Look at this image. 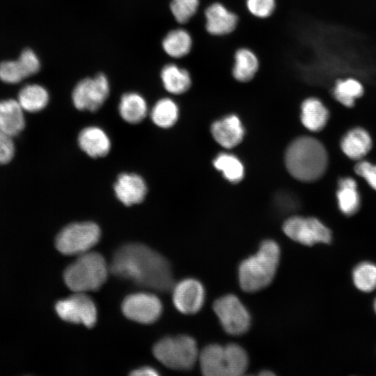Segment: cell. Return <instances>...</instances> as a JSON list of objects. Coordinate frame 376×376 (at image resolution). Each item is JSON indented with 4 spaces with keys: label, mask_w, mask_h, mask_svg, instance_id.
<instances>
[{
    "label": "cell",
    "mask_w": 376,
    "mask_h": 376,
    "mask_svg": "<svg viewBox=\"0 0 376 376\" xmlns=\"http://www.w3.org/2000/svg\"><path fill=\"white\" fill-rule=\"evenodd\" d=\"M115 276L160 292L172 290L174 281L168 260L161 254L139 243L118 249L109 265Z\"/></svg>",
    "instance_id": "1"
},
{
    "label": "cell",
    "mask_w": 376,
    "mask_h": 376,
    "mask_svg": "<svg viewBox=\"0 0 376 376\" xmlns=\"http://www.w3.org/2000/svg\"><path fill=\"white\" fill-rule=\"evenodd\" d=\"M285 161L292 176L301 181L311 182L324 173L327 155L320 141L312 137L301 136L288 146Z\"/></svg>",
    "instance_id": "2"
},
{
    "label": "cell",
    "mask_w": 376,
    "mask_h": 376,
    "mask_svg": "<svg viewBox=\"0 0 376 376\" xmlns=\"http://www.w3.org/2000/svg\"><path fill=\"white\" fill-rule=\"evenodd\" d=\"M280 258V249L273 240H265L258 251L240 264L238 278L241 288L249 292L267 287L273 280Z\"/></svg>",
    "instance_id": "3"
},
{
    "label": "cell",
    "mask_w": 376,
    "mask_h": 376,
    "mask_svg": "<svg viewBox=\"0 0 376 376\" xmlns=\"http://www.w3.org/2000/svg\"><path fill=\"white\" fill-rule=\"evenodd\" d=\"M109 267L97 252H86L64 270L65 285L75 292L97 290L106 281Z\"/></svg>",
    "instance_id": "4"
},
{
    "label": "cell",
    "mask_w": 376,
    "mask_h": 376,
    "mask_svg": "<svg viewBox=\"0 0 376 376\" xmlns=\"http://www.w3.org/2000/svg\"><path fill=\"white\" fill-rule=\"evenodd\" d=\"M198 361L202 373L207 376H238L248 366L245 350L236 344L207 345L199 353Z\"/></svg>",
    "instance_id": "5"
},
{
    "label": "cell",
    "mask_w": 376,
    "mask_h": 376,
    "mask_svg": "<svg viewBox=\"0 0 376 376\" xmlns=\"http://www.w3.org/2000/svg\"><path fill=\"white\" fill-rule=\"evenodd\" d=\"M153 354L163 365L174 370L191 368L199 357L196 341L186 335L161 339L154 345Z\"/></svg>",
    "instance_id": "6"
},
{
    "label": "cell",
    "mask_w": 376,
    "mask_h": 376,
    "mask_svg": "<svg viewBox=\"0 0 376 376\" xmlns=\"http://www.w3.org/2000/svg\"><path fill=\"white\" fill-rule=\"evenodd\" d=\"M99 226L91 221L70 224L64 227L56 237L55 245L64 255H80L88 252L99 241Z\"/></svg>",
    "instance_id": "7"
},
{
    "label": "cell",
    "mask_w": 376,
    "mask_h": 376,
    "mask_svg": "<svg viewBox=\"0 0 376 376\" xmlns=\"http://www.w3.org/2000/svg\"><path fill=\"white\" fill-rule=\"evenodd\" d=\"M203 28L207 35L214 38H225L237 30L239 14L221 1H213L201 8Z\"/></svg>",
    "instance_id": "8"
},
{
    "label": "cell",
    "mask_w": 376,
    "mask_h": 376,
    "mask_svg": "<svg viewBox=\"0 0 376 376\" xmlns=\"http://www.w3.org/2000/svg\"><path fill=\"white\" fill-rule=\"evenodd\" d=\"M109 94L108 79L103 73H99L93 78L79 81L72 91V100L77 109L92 112L102 106Z\"/></svg>",
    "instance_id": "9"
},
{
    "label": "cell",
    "mask_w": 376,
    "mask_h": 376,
    "mask_svg": "<svg viewBox=\"0 0 376 376\" xmlns=\"http://www.w3.org/2000/svg\"><path fill=\"white\" fill-rule=\"evenodd\" d=\"M283 230L290 239L306 246L329 244L332 237L331 230L313 217H290L284 222Z\"/></svg>",
    "instance_id": "10"
},
{
    "label": "cell",
    "mask_w": 376,
    "mask_h": 376,
    "mask_svg": "<svg viewBox=\"0 0 376 376\" xmlns=\"http://www.w3.org/2000/svg\"><path fill=\"white\" fill-rule=\"evenodd\" d=\"M213 309L224 329L232 335L245 333L250 326V315L237 297L226 295L217 299Z\"/></svg>",
    "instance_id": "11"
},
{
    "label": "cell",
    "mask_w": 376,
    "mask_h": 376,
    "mask_svg": "<svg viewBox=\"0 0 376 376\" xmlns=\"http://www.w3.org/2000/svg\"><path fill=\"white\" fill-rule=\"evenodd\" d=\"M58 315L64 321L91 328L97 321V308L94 301L85 292H75L59 300L55 305Z\"/></svg>",
    "instance_id": "12"
},
{
    "label": "cell",
    "mask_w": 376,
    "mask_h": 376,
    "mask_svg": "<svg viewBox=\"0 0 376 376\" xmlns=\"http://www.w3.org/2000/svg\"><path fill=\"white\" fill-rule=\"evenodd\" d=\"M121 308L128 319L142 324H151L159 318L162 305L155 295L137 292L127 296L122 302Z\"/></svg>",
    "instance_id": "13"
},
{
    "label": "cell",
    "mask_w": 376,
    "mask_h": 376,
    "mask_svg": "<svg viewBox=\"0 0 376 376\" xmlns=\"http://www.w3.org/2000/svg\"><path fill=\"white\" fill-rule=\"evenodd\" d=\"M172 291L173 304L180 313L194 314L201 308L205 291L198 281L194 279H184L174 285Z\"/></svg>",
    "instance_id": "14"
},
{
    "label": "cell",
    "mask_w": 376,
    "mask_h": 376,
    "mask_svg": "<svg viewBox=\"0 0 376 376\" xmlns=\"http://www.w3.org/2000/svg\"><path fill=\"white\" fill-rule=\"evenodd\" d=\"M260 67V58L253 49L243 45L235 49L233 54L230 75L235 81L247 84L253 81Z\"/></svg>",
    "instance_id": "15"
},
{
    "label": "cell",
    "mask_w": 376,
    "mask_h": 376,
    "mask_svg": "<svg viewBox=\"0 0 376 376\" xmlns=\"http://www.w3.org/2000/svg\"><path fill=\"white\" fill-rule=\"evenodd\" d=\"M117 198L126 206L140 203L147 193L145 180L135 173H122L114 184Z\"/></svg>",
    "instance_id": "16"
},
{
    "label": "cell",
    "mask_w": 376,
    "mask_h": 376,
    "mask_svg": "<svg viewBox=\"0 0 376 376\" xmlns=\"http://www.w3.org/2000/svg\"><path fill=\"white\" fill-rule=\"evenodd\" d=\"M194 47V36L189 29L184 27H177L169 30L162 41V47L164 53L173 59L188 57Z\"/></svg>",
    "instance_id": "17"
},
{
    "label": "cell",
    "mask_w": 376,
    "mask_h": 376,
    "mask_svg": "<svg viewBox=\"0 0 376 376\" xmlns=\"http://www.w3.org/2000/svg\"><path fill=\"white\" fill-rule=\"evenodd\" d=\"M160 78L165 90L173 95L187 93L193 84V76L189 70L175 63L164 65L160 72Z\"/></svg>",
    "instance_id": "18"
},
{
    "label": "cell",
    "mask_w": 376,
    "mask_h": 376,
    "mask_svg": "<svg viewBox=\"0 0 376 376\" xmlns=\"http://www.w3.org/2000/svg\"><path fill=\"white\" fill-rule=\"evenodd\" d=\"M211 132L215 141L227 148L238 145L244 136L242 123L234 115L214 122L211 126Z\"/></svg>",
    "instance_id": "19"
},
{
    "label": "cell",
    "mask_w": 376,
    "mask_h": 376,
    "mask_svg": "<svg viewBox=\"0 0 376 376\" xmlns=\"http://www.w3.org/2000/svg\"><path fill=\"white\" fill-rule=\"evenodd\" d=\"M80 148L91 157L107 155L111 148L109 138L104 130L95 126L83 129L78 136Z\"/></svg>",
    "instance_id": "20"
},
{
    "label": "cell",
    "mask_w": 376,
    "mask_h": 376,
    "mask_svg": "<svg viewBox=\"0 0 376 376\" xmlns=\"http://www.w3.org/2000/svg\"><path fill=\"white\" fill-rule=\"evenodd\" d=\"M23 109L17 100L8 99L0 101V130L14 137L24 128Z\"/></svg>",
    "instance_id": "21"
},
{
    "label": "cell",
    "mask_w": 376,
    "mask_h": 376,
    "mask_svg": "<svg viewBox=\"0 0 376 376\" xmlns=\"http://www.w3.org/2000/svg\"><path fill=\"white\" fill-rule=\"evenodd\" d=\"M329 112L322 103L315 97L306 99L301 107L302 124L312 132L321 130L326 125Z\"/></svg>",
    "instance_id": "22"
},
{
    "label": "cell",
    "mask_w": 376,
    "mask_h": 376,
    "mask_svg": "<svg viewBox=\"0 0 376 376\" xmlns=\"http://www.w3.org/2000/svg\"><path fill=\"white\" fill-rule=\"evenodd\" d=\"M118 109L122 118L131 124L141 122L148 113L146 101L140 94L134 92L122 95Z\"/></svg>",
    "instance_id": "23"
},
{
    "label": "cell",
    "mask_w": 376,
    "mask_h": 376,
    "mask_svg": "<svg viewBox=\"0 0 376 376\" xmlns=\"http://www.w3.org/2000/svg\"><path fill=\"white\" fill-rule=\"evenodd\" d=\"M371 139L368 132L361 128L348 132L343 138L341 148L352 159H361L371 148Z\"/></svg>",
    "instance_id": "24"
},
{
    "label": "cell",
    "mask_w": 376,
    "mask_h": 376,
    "mask_svg": "<svg viewBox=\"0 0 376 376\" xmlns=\"http://www.w3.org/2000/svg\"><path fill=\"white\" fill-rule=\"evenodd\" d=\"M49 93L42 86L29 84L23 87L19 94L17 101L24 111L38 112L48 104Z\"/></svg>",
    "instance_id": "25"
},
{
    "label": "cell",
    "mask_w": 376,
    "mask_h": 376,
    "mask_svg": "<svg viewBox=\"0 0 376 376\" xmlns=\"http://www.w3.org/2000/svg\"><path fill=\"white\" fill-rule=\"evenodd\" d=\"M337 198L339 208L344 214L352 215L359 210L360 199L354 179L345 178L339 181Z\"/></svg>",
    "instance_id": "26"
},
{
    "label": "cell",
    "mask_w": 376,
    "mask_h": 376,
    "mask_svg": "<svg viewBox=\"0 0 376 376\" xmlns=\"http://www.w3.org/2000/svg\"><path fill=\"white\" fill-rule=\"evenodd\" d=\"M150 117L152 122L158 127L169 128L177 121L178 117V105L171 98H162L153 106Z\"/></svg>",
    "instance_id": "27"
},
{
    "label": "cell",
    "mask_w": 376,
    "mask_h": 376,
    "mask_svg": "<svg viewBox=\"0 0 376 376\" xmlns=\"http://www.w3.org/2000/svg\"><path fill=\"white\" fill-rule=\"evenodd\" d=\"M202 8V0H171L169 10L174 20L180 25L189 24Z\"/></svg>",
    "instance_id": "28"
},
{
    "label": "cell",
    "mask_w": 376,
    "mask_h": 376,
    "mask_svg": "<svg viewBox=\"0 0 376 376\" xmlns=\"http://www.w3.org/2000/svg\"><path fill=\"white\" fill-rule=\"evenodd\" d=\"M354 286L363 292H370L376 289V265L364 261L359 263L352 270Z\"/></svg>",
    "instance_id": "29"
},
{
    "label": "cell",
    "mask_w": 376,
    "mask_h": 376,
    "mask_svg": "<svg viewBox=\"0 0 376 376\" xmlns=\"http://www.w3.org/2000/svg\"><path fill=\"white\" fill-rule=\"evenodd\" d=\"M213 164L231 182H238L244 176L243 164L233 155L221 153L214 159Z\"/></svg>",
    "instance_id": "30"
},
{
    "label": "cell",
    "mask_w": 376,
    "mask_h": 376,
    "mask_svg": "<svg viewBox=\"0 0 376 376\" xmlns=\"http://www.w3.org/2000/svg\"><path fill=\"white\" fill-rule=\"evenodd\" d=\"M363 92V87L359 81L349 79L345 81H338L334 94L341 104L346 107H352L354 100L361 96Z\"/></svg>",
    "instance_id": "31"
},
{
    "label": "cell",
    "mask_w": 376,
    "mask_h": 376,
    "mask_svg": "<svg viewBox=\"0 0 376 376\" xmlns=\"http://www.w3.org/2000/svg\"><path fill=\"white\" fill-rule=\"evenodd\" d=\"M244 8L247 13L258 20L271 18L276 11L277 0H244Z\"/></svg>",
    "instance_id": "32"
},
{
    "label": "cell",
    "mask_w": 376,
    "mask_h": 376,
    "mask_svg": "<svg viewBox=\"0 0 376 376\" xmlns=\"http://www.w3.org/2000/svg\"><path fill=\"white\" fill-rule=\"evenodd\" d=\"M25 78L18 61H6L0 63V79L8 84H17Z\"/></svg>",
    "instance_id": "33"
},
{
    "label": "cell",
    "mask_w": 376,
    "mask_h": 376,
    "mask_svg": "<svg viewBox=\"0 0 376 376\" xmlns=\"http://www.w3.org/2000/svg\"><path fill=\"white\" fill-rule=\"evenodd\" d=\"M18 62L25 78L36 74L40 69V62L36 53L30 49H24L20 54Z\"/></svg>",
    "instance_id": "34"
},
{
    "label": "cell",
    "mask_w": 376,
    "mask_h": 376,
    "mask_svg": "<svg viewBox=\"0 0 376 376\" xmlns=\"http://www.w3.org/2000/svg\"><path fill=\"white\" fill-rule=\"evenodd\" d=\"M15 154L13 137L0 130V164L8 163Z\"/></svg>",
    "instance_id": "35"
},
{
    "label": "cell",
    "mask_w": 376,
    "mask_h": 376,
    "mask_svg": "<svg viewBox=\"0 0 376 376\" xmlns=\"http://www.w3.org/2000/svg\"><path fill=\"white\" fill-rule=\"evenodd\" d=\"M354 171L376 190V165L366 161H361L356 164Z\"/></svg>",
    "instance_id": "36"
},
{
    "label": "cell",
    "mask_w": 376,
    "mask_h": 376,
    "mask_svg": "<svg viewBox=\"0 0 376 376\" xmlns=\"http://www.w3.org/2000/svg\"><path fill=\"white\" fill-rule=\"evenodd\" d=\"M130 375L134 376H156L159 375V373L152 367L143 366L132 370Z\"/></svg>",
    "instance_id": "37"
},
{
    "label": "cell",
    "mask_w": 376,
    "mask_h": 376,
    "mask_svg": "<svg viewBox=\"0 0 376 376\" xmlns=\"http://www.w3.org/2000/svg\"><path fill=\"white\" fill-rule=\"evenodd\" d=\"M260 375H274V373H272L271 371H269V370H265V371H263L262 373H260Z\"/></svg>",
    "instance_id": "38"
},
{
    "label": "cell",
    "mask_w": 376,
    "mask_h": 376,
    "mask_svg": "<svg viewBox=\"0 0 376 376\" xmlns=\"http://www.w3.org/2000/svg\"><path fill=\"white\" fill-rule=\"evenodd\" d=\"M373 308L376 313V298L375 299L374 302H373Z\"/></svg>",
    "instance_id": "39"
}]
</instances>
